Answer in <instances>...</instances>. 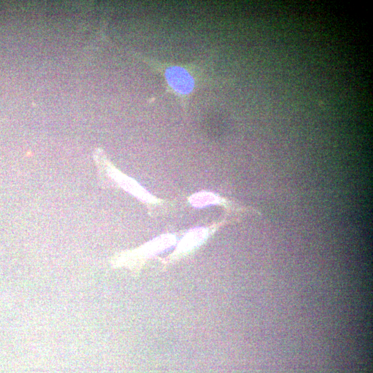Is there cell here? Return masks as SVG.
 <instances>
[{
  "mask_svg": "<svg viewBox=\"0 0 373 373\" xmlns=\"http://www.w3.org/2000/svg\"><path fill=\"white\" fill-rule=\"evenodd\" d=\"M231 220L224 219L209 226H199L188 229L175 245L174 250L160 258L163 270L189 257L199 249L222 227Z\"/></svg>",
  "mask_w": 373,
  "mask_h": 373,
  "instance_id": "3",
  "label": "cell"
},
{
  "mask_svg": "<svg viewBox=\"0 0 373 373\" xmlns=\"http://www.w3.org/2000/svg\"><path fill=\"white\" fill-rule=\"evenodd\" d=\"M188 202L194 208L202 209L209 206H220L229 211H248L247 207L236 204L222 196L209 191H200L191 194Z\"/></svg>",
  "mask_w": 373,
  "mask_h": 373,
  "instance_id": "4",
  "label": "cell"
},
{
  "mask_svg": "<svg viewBox=\"0 0 373 373\" xmlns=\"http://www.w3.org/2000/svg\"><path fill=\"white\" fill-rule=\"evenodd\" d=\"M166 77L170 86L179 95H186L193 88V79L183 68H167Z\"/></svg>",
  "mask_w": 373,
  "mask_h": 373,
  "instance_id": "5",
  "label": "cell"
},
{
  "mask_svg": "<svg viewBox=\"0 0 373 373\" xmlns=\"http://www.w3.org/2000/svg\"><path fill=\"white\" fill-rule=\"evenodd\" d=\"M93 159L102 186L122 189L144 204L152 217L166 211L170 204L169 201L157 198L137 180L122 172L110 161L103 149H95Z\"/></svg>",
  "mask_w": 373,
  "mask_h": 373,
  "instance_id": "1",
  "label": "cell"
},
{
  "mask_svg": "<svg viewBox=\"0 0 373 373\" xmlns=\"http://www.w3.org/2000/svg\"><path fill=\"white\" fill-rule=\"evenodd\" d=\"M177 240L175 233H162L136 248L115 253L111 258V266L114 269L126 268L137 276L150 259L175 245Z\"/></svg>",
  "mask_w": 373,
  "mask_h": 373,
  "instance_id": "2",
  "label": "cell"
}]
</instances>
